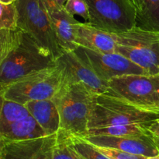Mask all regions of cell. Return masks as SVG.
<instances>
[{
  "mask_svg": "<svg viewBox=\"0 0 159 159\" xmlns=\"http://www.w3.org/2000/svg\"><path fill=\"white\" fill-rule=\"evenodd\" d=\"M146 126H147V124H131L117 125V126L96 128V129H89L86 136L105 135L121 137V136L149 135V132Z\"/></svg>",
  "mask_w": 159,
  "mask_h": 159,
  "instance_id": "d6986e66",
  "label": "cell"
},
{
  "mask_svg": "<svg viewBox=\"0 0 159 159\" xmlns=\"http://www.w3.org/2000/svg\"><path fill=\"white\" fill-rule=\"evenodd\" d=\"M96 147L110 159H146L147 157L142 155L130 154V153L124 152V151H119V150L113 149V148L102 147L97 146Z\"/></svg>",
  "mask_w": 159,
  "mask_h": 159,
  "instance_id": "d4e9b609",
  "label": "cell"
},
{
  "mask_svg": "<svg viewBox=\"0 0 159 159\" xmlns=\"http://www.w3.org/2000/svg\"><path fill=\"white\" fill-rule=\"evenodd\" d=\"M65 9L71 15H79L82 17L85 22L89 19V6L85 0H67Z\"/></svg>",
  "mask_w": 159,
  "mask_h": 159,
  "instance_id": "cb8c5ba5",
  "label": "cell"
},
{
  "mask_svg": "<svg viewBox=\"0 0 159 159\" xmlns=\"http://www.w3.org/2000/svg\"><path fill=\"white\" fill-rule=\"evenodd\" d=\"M56 62L62 70V84H83L95 94L108 90L109 83L99 78L89 63L75 51H64Z\"/></svg>",
  "mask_w": 159,
  "mask_h": 159,
  "instance_id": "9c48e42d",
  "label": "cell"
},
{
  "mask_svg": "<svg viewBox=\"0 0 159 159\" xmlns=\"http://www.w3.org/2000/svg\"><path fill=\"white\" fill-rule=\"evenodd\" d=\"M55 64L56 60L49 52L42 49L30 35L23 32L20 45L11 51L0 66V87Z\"/></svg>",
  "mask_w": 159,
  "mask_h": 159,
  "instance_id": "277c9868",
  "label": "cell"
},
{
  "mask_svg": "<svg viewBox=\"0 0 159 159\" xmlns=\"http://www.w3.org/2000/svg\"><path fill=\"white\" fill-rule=\"evenodd\" d=\"M23 34V31L19 28L0 31V66L11 51L20 45Z\"/></svg>",
  "mask_w": 159,
  "mask_h": 159,
  "instance_id": "ffe728a7",
  "label": "cell"
},
{
  "mask_svg": "<svg viewBox=\"0 0 159 159\" xmlns=\"http://www.w3.org/2000/svg\"><path fill=\"white\" fill-rule=\"evenodd\" d=\"M89 19L87 23L109 33L118 34L136 26L137 11L130 0H85Z\"/></svg>",
  "mask_w": 159,
  "mask_h": 159,
  "instance_id": "ba28073f",
  "label": "cell"
},
{
  "mask_svg": "<svg viewBox=\"0 0 159 159\" xmlns=\"http://www.w3.org/2000/svg\"><path fill=\"white\" fill-rule=\"evenodd\" d=\"M146 159H159V154H157V155L155 156H151V157H146Z\"/></svg>",
  "mask_w": 159,
  "mask_h": 159,
  "instance_id": "4dcf8cb0",
  "label": "cell"
},
{
  "mask_svg": "<svg viewBox=\"0 0 159 159\" xmlns=\"http://www.w3.org/2000/svg\"><path fill=\"white\" fill-rule=\"evenodd\" d=\"M96 95L83 84H62L52 98L60 115L61 130L85 137Z\"/></svg>",
  "mask_w": 159,
  "mask_h": 159,
  "instance_id": "6da1fadb",
  "label": "cell"
},
{
  "mask_svg": "<svg viewBox=\"0 0 159 159\" xmlns=\"http://www.w3.org/2000/svg\"><path fill=\"white\" fill-rule=\"evenodd\" d=\"M8 143V141L0 134V157L2 155V153L4 151L5 147H6V144Z\"/></svg>",
  "mask_w": 159,
  "mask_h": 159,
  "instance_id": "83f0119b",
  "label": "cell"
},
{
  "mask_svg": "<svg viewBox=\"0 0 159 159\" xmlns=\"http://www.w3.org/2000/svg\"><path fill=\"white\" fill-rule=\"evenodd\" d=\"M17 28L30 35L55 60L62 54L43 0H17Z\"/></svg>",
  "mask_w": 159,
  "mask_h": 159,
  "instance_id": "3957f363",
  "label": "cell"
},
{
  "mask_svg": "<svg viewBox=\"0 0 159 159\" xmlns=\"http://www.w3.org/2000/svg\"><path fill=\"white\" fill-rule=\"evenodd\" d=\"M82 138L85 139L95 146L113 148L147 157L159 154L158 150L154 143L150 134L121 137L89 135Z\"/></svg>",
  "mask_w": 159,
  "mask_h": 159,
  "instance_id": "8fae6325",
  "label": "cell"
},
{
  "mask_svg": "<svg viewBox=\"0 0 159 159\" xmlns=\"http://www.w3.org/2000/svg\"><path fill=\"white\" fill-rule=\"evenodd\" d=\"M0 159H2V157H0Z\"/></svg>",
  "mask_w": 159,
  "mask_h": 159,
  "instance_id": "d6a6232c",
  "label": "cell"
},
{
  "mask_svg": "<svg viewBox=\"0 0 159 159\" xmlns=\"http://www.w3.org/2000/svg\"><path fill=\"white\" fill-rule=\"evenodd\" d=\"M43 1L60 47L63 51H75L79 47L75 44V28L79 21L67 12L65 6H57L47 0Z\"/></svg>",
  "mask_w": 159,
  "mask_h": 159,
  "instance_id": "4fadbf2b",
  "label": "cell"
},
{
  "mask_svg": "<svg viewBox=\"0 0 159 159\" xmlns=\"http://www.w3.org/2000/svg\"><path fill=\"white\" fill-rule=\"evenodd\" d=\"M158 118V112L141 110L106 92L95 97L88 130L117 125L148 124Z\"/></svg>",
  "mask_w": 159,
  "mask_h": 159,
  "instance_id": "7a4b0ae2",
  "label": "cell"
},
{
  "mask_svg": "<svg viewBox=\"0 0 159 159\" xmlns=\"http://www.w3.org/2000/svg\"><path fill=\"white\" fill-rule=\"evenodd\" d=\"M146 126H147V129L154 143L159 151V126L156 123V120L150 123H148Z\"/></svg>",
  "mask_w": 159,
  "mask_h": 159,
  "instance_id": "484cf974",
  "label": "cell"
},
{
  "mask_svg": "<svg viewBox=\"0 0 159 159\" xmlns=\"http://www.w3.org/2000/svg\"><path fill=\"white\" fill-rule=\"evenodd\" d=\"M57 133L32 140L9 142L2 159H53Z\"/></svg>",
  "mask_w": 159,
  "mask_h": 159,
  "instance_id": "7c38bea8",
  "label": "cell"
},
{
  "mask_svg": "<svg viewBox=\"0 0 159 159\" xmlns=\"http://www.w3.org/2000/svg\"><path fill=\"white\" fill-rule=\"evenodd\" d=\"M29 115L23 104L6 99L0 93V126L24 119Z\"/></svg>",
  "mask_w": 159,
  "mask_h": 159,
  "instance_id": "ac0fdd59",
  "label": "cell"
},
{
  "mask_svg": "<svg viewBox=\"0 0 159 159\" xmlns=\"http://www.w3.org/2000/svg\"><path fill=\"white\" fill-rule=\"evenodd\" d=\"M107 93L148 112L159 113V74H130L109 81Z\"/></svg>",
  "mask_w": 159,
  "mask_h": 159,
  "instance_id": "52a82bcc",
  "label": "cell"
},
{
  "mask_svg": "<svg viewBox=\"0 0 159 159\" xmlns=\"http://www.w3.org/2000/svg\"><path fill=\"white\" fill-rule=\"evenodd\" d=\"M53 159H84L70 143L68 133L59 129L57 132Z\"/></svg>",
  "mask_w": 159,
  "mask_h": 159,
  "instance_id": "44dd1931",
  "label": "cell"
},
{
  "mask_svg": "<svg viewBox=\"0 0 159 159\" xmlns=\"http://www.w3.org/2000/svg\"><path fill=\"white\" fill-rule=\"evenodd\" d=\"M113 34L116 52L141 67L148 75L159 74V32L134 26Z\"/></svg>",
  "mask_w": 159,
  "mask_h": 159,
  "instance_id": "8992f818",
  "label": "cell"
},
{
  "mask_svg": "<svg viewBox=\"0 0 159 159\" xmlns=\"http://www.w3.org/2000/svg\"><path fill=\"white\" fill-rule=\"evenodd\" d=\"M47 1L53 3L54 5H57L59 6H65V3H66L67 0H47Z\"/></svg>",
  "mask_w": 159,
  "mask_h": 159,
  "instance_id": "f1b7e54d",
  "label": "cell"
},
{
  "mask_svg": "<svg viewBox=\"0 0 159 159\" xmlns=\"http://www.w3.org/2000/svg\"><path fill=\"white\" fill-rule=\"evenodd\" d=\"M75 28V44L81 48L99 53L116 52V41L112 33L92 26L87 22H78Z\"/></svg>",
  "mask_w": 159,
  "mask_h": 159,
  "instance_id": "5bb4252c",
  "label": "cell"
},
{
  "mask_svg": "<svg viewBox=\"0 0 159 159\" xmlns=\"http://www.w3.org/2000/svg\"><path fill=\"white\" fill-rule=\"evenodd\" d=\"M156 123H158V125L159 126V118H158V119H157V120H156Z\"/></svg>",
  "mask_w": 159,
  "mask_h": 159,
  "instance_id": "1f68e13d",
  "label": "cell"
},
{
  "mask_svg": "<svg viewBox=\"0 0 159 159\" xmlns=\"http://www.w3.org/2000/svg\"><path fill=\"white\" fill-rule=\"evenodd\" d=\"M136 26L159 32V0H144L142 9L137 13Z\"/></svg>",
  "mask_w": 159,
  "mask_h": 159,
  "instance_id": "e0dca14e",
  "label": "cell"
},
{
  "mask_svg": "<svg viewBox=\"0 0 159 159\" xmlns=\"http://www.w3.org/2000/svg\"><path fill=\"white\" fill-rule=\"evenodd\" d=\"M62 82V70L56 62L53 66L30 73L9 85L0 87V93L6 99L24 105L30 101L52 99Z\"/></svg>",
  "mask_w": 159,
  "mask_h": 159,
  "instance_id": "5b68a950",
  "label": "cell"
},
{
  "mask_svg": "<svg viewBox=\"0 0 159 159\" xmlns=\"http://www.w3.org/2000/svg\"><path fill=\"white\" fill-rule=\"evenodd\" d=\"M0 134L8 143L32 140L48 136L31 115L24 119L0 126Z\"/></svg>",
  "mask_w": 159,
  "mask_h": 159,
  "instance_id": "2e32d148",
  "label": "cell"
},
{
  "mask_svg": "<svg viewBox=\"0 0 159 159\" xmlns=\"http://www.w3.org/2000/svg\"><path fill=\"white\" fill-rule=\"evenodd\" d=\"M17 28V12L15 3L6 5L0 2V31Z\"/></svg>",
  "mask_w": 159,
  "mask_h": 159,
  "instance_id": "603a6c76",
  "label": "cell"
},
{
  "mask_svg": "<svg viewBox=\"0 0 159 159\" xmlns=\"http://www.w3.org/2000/svg\"><path fill=\"white\" fill-rule=\"evenodd\" d=\"M131 4L134 6L135 9L137 11V13L139 12L141 10L143 6V3H144V0H130Z\"/></svg>",
  "mask_w": 159,
  "mask_h": 159,
  "instance_id": "4316f807",
  "label": "cell"
},
{
  "mask_svg": "<svg viewBox=\"0 0 159 159\" xmlns=\"http://www.w3.org/2000/svg\"><path fill=\"white\" fill-rule=\"evenodd\" d=\"M24 106L47 135H53L58 132L61 123L60 115L52 99L30 101L26 103Z\"/></svg>",
  "mask_w": 159,
  "mask_h": 159,
  "instance_id": "9a60e30c",
  "label": "cell"
},
{
  "mask_svg": "<svg viewBox=\"0 0 159 159\" xmlns=\"http://www.w3.org/2000/svg\"><path fill=\"white\" fill-rule=\"evenodd\" d=\"M75 51L89 63L99 78L107 82L124 75H148L141 67L118 52L99 53L81 47Z\"/></svg>",
  "mask_w": 159,
  "mask_h": 159,
  "instance_id": "30bf717a",
  "label": "cell"
},
{
  "mask_svg": "<svg viewBox=\"0 0 159 159\" xmlns=\"http://www.w3.org/2000/svg\"><path fill=\"white\" fill-rule=\"evenodd\" d=\"M68 135L71 146L84 159H110L101 152L96 146L85 139L69 134Z\"/></svg>",
  "mask_w": 159,
  "mask_h": 159,
  "instance_id": "7402d4cb",
  "label": "cell"
},
{
  "mask_svg": "<svg viewBox=\"0 0 159 159\" xmlns=\"http://www.w3.org/2000/svg\"><path fill=\"white\" fill-rule=\"evenodd\" d=\"M17 0H0V2L3 3V4L9 5V4H12L15 2H16Z\"/></svg>",
  "mask_w": 159,
  "mask_h": 159,
  "instance_id": "f546056e",
  "label": "cell"
}]
</instances>
